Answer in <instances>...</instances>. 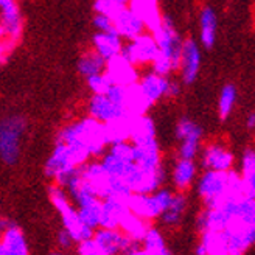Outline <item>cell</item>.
<instances>
[{
  "mask_svg": "<svg viewBox=\"0 0 255 255\" xmlns=\"http://www.w3.org/2000/svg\"><path fill=\"white\" fill-rule=\"evenodd\" d=\"M108 151L112 152L114 156L119 157L123 162H132L134 160V145L129 142V140H122V142H116L111 143L108 146Z\"/></svg>",
  "mask_w": 255,
  "mask_h": 255,
  "instance_id": "cell-35",
  "label": "cell"
},
{
  "mask_svg": "<svg viewBox=\"0 0 255 255\" xmlns=\"http://www.w3.org/2000/svg\"><path fill=\"white\" fill-rule=\"evenodd\" d=\"M125 8V6H120V5H116V3H112L111 0H95V3H94V9L95 12H100V14H106L108 17L114 19L117 16V12Z\"/></svg>",
  "mask_w": 255,
  "mask_h": 255,
  "instance_id": "cell-38",
  "label": "cell"
},
{
  "mask_svg": "<svg viewBox=\"0 0 255 255\" xmlns=\"http://www.w3.org/2000/svg\"><path fill=\"white\" fill-rule=\"evenodd\" d=\"M87 112H89V116L101 123H109V122H114L123 116H128L125 109L122 106H119L117 103H114L106 94L105 95L92 94L91 100H89Z\"/></svg>",
  "mask_w": 255,
  "mask_h": 255,
  "instance_id": "cell-13",
  "label": "cell"
},
{
  "mask_svg": "<svg viewBox=\"0 0 255 255\" xmlns=\"http://www.w3.org/2000/svg\"><path fill=\"white\" fill-rule=\"evenodd\" d=\"M198 195L207 209L216 207L229 199H238L245 195V184L240 173L206 170L198 181Z\"/></svg>",
  "mask_w": 255,
  "mask_h": 255,
  "instance_id": "cell-2",
  "label": "cell"
},
{
  "mask_svg": "<svg viewBox=\"0 0 255 255\" xmlns=\"http://www.w3.org/2000/svg\"><path fill=\"white\" fill-rule=\"evenodd\" d=\"M170 251L165 243L163 235L156 227H149L142 238V255H168Z\"/></svg>",
  "mask_w": 255,
  "mask_h": 255,
  "instance_id": "cell-30",
  "label": "cell"
},
{
  "mask_svg": "<svg viewBox=\"0 0 255 255\" xmlns=\"http://www.w3.org/2000/svg\"><path fill=\"white\" fill-rule=\"evenodd\" d=\"M173 195L174 191H171L170 188L160 187L151 191V193H131L126 202L129 212L151 223L152 220H157L160 213L168 207Z\"/></svg>",
  "mask_w": 255,
  "mask_h": 255,
  "instance_id": "cell-6",
  "label": "cell"
},
{
  "mask_svg": "<svg viewBox=\"0 0 255 255\" xmlns=\"http://www.w3.org/2000/svg\"><path fill=\"white\" fill-rule=\"evenodd\" d=\"M122 179L131 193H151V191L163 187L167 181V171H165L163 165H159L157 168H143L131 162L126 165Z\"/></svg>",
  "mask_w": 255,
  "mask_h": 255,
  "instance_id": "cell-7",
  "label": "cell"
},
{
  "mask_svg": "<svg viewBox=\"0 0 255 255\" xmlns=\"http://www.w3.org/2000/svg\"><path fill=\"white\" fill-rule=\"evenodd\" d=\"M92 45L95 52L103 59L108 61L114 56L120 55L122 47H123V39L116 30L97 31L92 37Z\"/></svg>",
  "mask_w": 255,
  "mask_h": 255,
  "instance_id": "cell-19",
  "label": "cell"
},
{
  "mask_svg": "<svg viewBox=\"0 0 255 255\" xmlns=\"http://www.w3.org/2000/svg\"><path fill=\"white\" fill-rule=\"evenodd\" d=\"M128 213H129V207H128L126 199H117V198L101 199L100 226L119 229L120 223L123 221V218Z\"/></svg>",
  "mask_w": 255,
  "mask_h": 255,
  "instance_id": "cell-17",
  "label": "cell"
},
{
  "mask_svg": "<svg viewBox=\"0 0 255 255\" xmlns=\"http://www.w3.org/2000/svg\"><path fill=\"white\" fill-rule=\"evenodd\" d=\"M255 173V149L245 151L243 157H241V176L246 177L249 174Z\"/></svg>",
  "mask_w": 255,
  "mask_h": 255,
  "instance_id": "cell-39",
  "label": "cell"
},
{
  "mask_svg": "<svg viewBox=\"0 0 255 255\" xmlns=\"http://www.w3.org/2000/svg\"><path fill=\"white\" fill-rule=\"evenodd\" d=\"M190 137H202V129L201 126H198L195 122H191L190 119H182L179 120L176 126V138L184 140V138H190Z\"/></svg>",
  "mask_w": 255,
  "mask_h": 255,
  "instance_id": "cell-34",
  "label": "cell"
},
{
  "mask_svg": "<svg viewBox=\"0 0 255 255\" xmlns=\"http://www.w3.org/2000/svg\"><path fill=\"white\" fill-rule=\"evenodd\" d=\"M128 6L142 19L146 31L151 33L152 30H156L160 25L162 14L159 11L157 0H129Z\"/></svg>",
  "mask_w": 255,
  "mask_h": 255,
  "instance_id": "cell-22",
  "label": "cell"
},
{
  "mask_svg": "<svg viewBox=\"0 0 255 255\" xmlns=\"http://www.w3.org/2000/svg\"><path fill=\"white\" fill-rule=\"evenodd\" d=\"M94 240L100 249L101 255H114L120 254L122 243L125 234L120 229H111V227H97L94 231Z\"/></svg>",
  "mask_w": 255,
  "mask_h": 255,
  "instance_id": "cell-20",
  "label": "cell"
},
{
  "mask_svg": "<svg viewBox=\"0 0 255 255\" xmlns=\"http://www.w3.org/2000/svg\"><path fill=\"white\" fill-rule=\"evenodd\" d=\"M25 131L27 120L22 116H8L0 120V160L8 167H14L19 162Z\"/></svg>",
  "mask_w": 255,
  "mask_h": 255,
  "instance_id": "cell-5",
  "label": "cell"
},
{
  "mask_svg": "<svg viewBox=\"0 0 255 255\" xmlns=\"http://www.w3.org/2000/svg\"><path fill=\"white\" fill-rule=\"evenodd\" d=\"M58 142H64V143L81 142L89 149L91 156L97 159L109 146L105 123L95 120L91 116L62 128L61 132L58 134Z\"/></svg>",
  "mask_w": 255,
  "mask_h": 255,
  "instance_id": "cell-3",
  "label": "cell"
},
{
  "mask_svg": "<svg viewBox=\"0 0 255 255\" xmlns=\"http://www.w3.org/2000/svg\"><path fill=\"white\" fill-rule=\"evenodd\" d=\"M196 163L193 159H181L174 163L171 179L177 191H185L191 184H193L196 177Z\"/></svg>",
  "mask_w": 255,
  "mask_h": 255,
  "instance_id": "cell-24",
  "label": "cell"
},
{
  "mask_svg": "<svg viewBox=\"0 0 255 255\" xmlns=\"http://www.w3.org/2000/svg\"><path fill=\"white\" fill-rule=\"evenodd\" d=\"M76 251H78V254H81V255H101L94 237L78 241V243H76Z\"/></svg>",
  "mask_w": 255,
  "mask_h": 255,
  "instance_id": "cell-40",
  "label": "cell"
},
{
  "mask_svg": "<svg viewBox=\"0 0 255 255\" xmlns=\"http://www.w3.org/2000/svg\"><path fill=\"white\" fill-rule=\"evenodd\" d=\"M204 170L229 171L234 167V154L221 145H209L202 152Z\"/></svg>",
  "mask_w": 255,
  "mask_h": 255,
  "instance_id": "cell-18",
  "label": "cell"
},
{
  "mask_svg": "<svg viewBox=\"0 0 255 255\" xmlns=\"http://www.w3.org/2000/svg\"><path fill=\"white\" fill-rule=\"evenodd\" d=\"M76 69H78L80 75H83L84 78L97 75V73H103L106 69V59L101 58L95 50H89L86 52L76 64Z\"/></svg>",
  "mask_w": 255,
  "mask_h": 255,
  "instance_id": "cell-29",
  "label": "cell"
},
{
  "mask_svg": "<svg viewBox=\"0 0 255 255\" xmlns=\"http://www.w3.org/2000/svg\"><path fill=\"white\" fill-rule=\"evenodd\" d=\"M112 22H114V30L120 34L122 39H126V41H131L140 33L146 31L142 19H140L129 6L122 8L117 12V16L112 19Z\"/></svg>",
  "mask_w": 255,
  "mask_h": 255,
  "instance_id": "cell-14",
  "label": "cell"
},
{
  "mask_svg": "<svg viewBox=\"0 0 255 255\" xmlns=\"http://www.w3.org/2000/svg\"><path fill=\"white\" fill-rule=\"evenodd\" d=\"M216 14L212 8H204L199 16V36L204 48H212L216 41Z\"/></svg>",
  "mask_w": 255,
  "mask_h": 255,
  "instance_id": "cell-26",
  "label": "cell"
},
{
  "mask_svg": "<svg viewBox=\"0 0 255 255\" xmlns=\"http://www.w3.org/2000/svg\"><path fill=\"white\" fill-rule=\"evenodd\" d=\"M181 94V86L177 81H168V89H167V97H177Z\"/></svg>",
  "mask_w": 255,
  "mask_h": 255,
  "instance_id": "cell-44",
  "label": "cell"
},
{
  "mask_svg": "<svg viewBox=\"0 0 255 255\" xmlns=\"http://www.w3.org/2000/svg\"><path fill=\"white\" fill-rule=\"evenodd\" d=\"M11 223L3 220V218H0V241H2V237H3V232H5V229L9 226Z\"/></svg>",
  "mask_w": 255,
  "mask_h": 255,
  "instance_id": "cell-46",
  "label": "cell"
},
{
  "mask_svg": "<svg viewBox=\"0 0 255 255\" xmlns=\"http://www.w3.org/2000/svg\"><path fill=\"white\" fill-rule=\"evenodd\" d=\"M76 209H78L80 218L86 226L94 229V231L97 227H100V216H101V199L100 198L89 201V202L83 204V206H78Z\"/></svg>",
  "mask_w": 255,
  "mask_h": 255,
  "instance_id": "cell-31",
  "label": "cell"
},
{
  "mask_svg": "<svg viewBox=\"0 0 255 255\" xmlns=\"http://www.w3.org/2000/svg\"><path fill=\"white\" fill-rule=\"evenodd\" d=\"M0 27L5 31L6 39L14 44L19 42L22 36V16L16 0L0 6Z\"/></svg>",
  "mask_w": 255,
  "mask_h": 255,
  "instance_id": "cell-16",
  "label": "cell"
},
{
  "mask_svg": "<svg viewBox=\"0 0 255 255\" xmlns=\"http://www.w3.org/2000/svg\"><path fill=\"white\" fill-rule=\"evenodd\" d=\"M187 209V198L182 191H177L173 195L171 202L168 204V207L160 213V221L165 226H177L181 223L184 212Z\"/></svg>",
  "mask_w": 255,
  "mask_h": 255,
  "instance_id": "cell-27",
  "label": "cell"
},
{
  "mask_svg": "<svg viewBox=\"0 0 255 255\" xmlns=\"http://www.w3.org/2000/svg\"><path fill=\"white\" fill-rule=\"evenodd\" d=\"M199 255H240L255 246V198L229 199L198 216Z\"/></svg>",
  "mask_w": 255,
  "mask_h": 255,
  "instance_id": "cell-1",
  "label": "cell"
},
{
  "mask_svg": "<svg viewBox=\"0 0 255 255\" xmlns=\"http://www.w3.org/2000/svg\"><path fill=\"white\" fill-rule=\"evenodd\" d=\"M199 145H201V137H190L181 140L179 146V157L181 159H193L198 156L199 152Z\"/></svg>",
  "mask_w": 255,
  "mask_h": 255,
  "instance_id": "cell-37",
  "label": "cell"
},
{
  "mask_svg": "<svg viewBox=\"0 0 255 255\" xmlns=\"http://www.w3.org/2000/svg\"><path fill=\"white\" fill-rule=\"evenodd\" d=\"M156 138V126L148 116H137L134 117L131 123V131H129V142L134 145L145 143L149 140Z\"/></svg>",
  "mask_w": 255,
  "mask_h": 255,
  "instance_id": "cell-25",
  "label": "cell"
},
{
  "mask_svg": "<svg viewBox=\"0 0 255 255\" xmlns=\"http://www.w3.org/2000/svg\"><path fill=\"white\" fill-rule=\"evenodd\" d=\"M73 238H72V235L66 231V229H62V231L58 234V245H59V248L61 249H70L72 246H73Z\"/></svg>",
  "mask_w": 255,
  "mask_h": 255,
  "instance_id": "cell-42",
  "label": "cell"
},
{
  "mask_svg": "<svg viewBox=\"0 0 255 255\" xmlns=\"http://www.w3.org/2000/svg\"><path fill=\"white\" fill-rule=\"evenodd\" d=\"M76 168L78 167L73 163L67 145L62 142H56L52 154H50L45 163V176L53 179L55 184L66 187Z\"/></svg>",
  "mask_w": 255,
  "mask_h": 255,
  "instance_id": "cell-10",
  "label": "cell"
},
{
  "mask_svg": "<svg viewBox=\"0 0 255 255\" xmlns=\"http://www.w3.org/2000/svg\"><path fill=\"white\" fill-rule=\"evenodd\" d=\"M246 126H248V129H255V112H251L248 116Z\"/></svg>",
  "mask_w": 255,
  "mask_h": 255,
  "instance_id": "cell-45",
  "label": "cell"
},
{
  "mask_svg": "<svg viewBox=\"0 0 255 255\" xmlns=\"http://www.w3.org/2000/svg\"><path fill=\"white\" fill-rule=\"evenodd\" d=\"M151 34L154 36V39L157 42L159 53L163 56H167L171 61L173 72L179 70V64H181V52H182V39L181 36L177 34L174 23L170 16H162L160 25L152 30Z\"/></svg>",
  "mask_w": 255,
  "mask_h": 255,
  "instance_id": "cell-8",
  "label": "cell"
},
{
  "mask_svg": "<svg viewBox=\"0 0 255 255\" xmlns=\"http://www.w3.org/2000/svg\"><path fill=\"white\" fill-rule=\"evenodd\" d=\"M149 227H151L149 221L140 218L138 215H135L132 212L128 213L123 218V221L120 223V226H119V229L126 237L138 240V241H142V238L145 237V234H146V231Z\"/></svg>",
  "mask_w": 255,
  "mask_h": 255,
  "instance_id": "cell-28",
  "label": "cell"
},
{
  "mask_svg": "<svg viewBox=\"0 0 255 255\" xmlns=\"http://www.w3.org/2000/svg\"><path fill=\"white\" fill-rule=\"evenodd\" d=\"M179 70L185 84H193L201 70V50L195 39L182 41Z\"/></svg>",
  "mask_w": 255,
  "mask_h": 255,
  "instance_id": "cell-11",
  "label": "cell"
},
{
  "mask_svg": "<svg viewBox=\"0 0 255 255\" xmlns=\"http://www.w3.org/2000/svg\"><path fill=\"white\" fill-rule=\"evenodd\" d=\"M48 195H50V201H52L53 207L58 210L61 216L64 229L72 235L75 243H78V241L86 240V238H91L94 235V229H91L81 221L78 209L75 207V204L69 198L66 188L58 184H53L48 190Z\"/></svg>",
  "mask_w": 255,
  "mask_h": 255,
  "instance_id": "cell-4",
  "label": "cell"
},
{
  "mask_svg": "<svg viewBox=\"0 0 255 255\" xmlns=\"http://www.w3.org/2000/svg\"><path fill=\"white\" fill-rule=\"evenodd\" d=\"M86 80H87L89 91H91L92 94H95V95H105L109 91V87L112 86L109 76L105 72L92 75V76H89V78H86Z\"/></svg>",
  "mask_w": 255,
  "mask_h": 255,
  "instance_id": "cell-36",
  "label": "cell"
},
{
  "mask_svg": "<svg viewBox=\"0 0 255 255\" xmlns=\"http://www.w3.org/2000/svg\"><path fill=\"white\" fill-rule=\"evenodd\" d=\"M112 3L116 5H120V6H128V3H129V0H111Z\"/></svg>",
  "mask_w": 255,
  "mask_h": 255,
  "instance_id": "cell-47",
  "label": "cell"
},
{
  "mask_svg": "<svg viewBox=\"0 0 255 255\" xmlns=\"http://www.w3.org/2000/svg\"><path fill=\"white\" fill-rule=\"evenodd\" d=\"M105 73L109 76L112 84L120 86H129L138 81V67L131 64L128 59H125L122 55H117L106 61Z\"/></svg>",
  "mask_w": 255,
  "mask_h": 255,
  "instance_id": "cell-12",
  "label": "cell"
},
{
  "mask_svg": "<svg viewBox=\"0 0 255 255\" xmlns=\"http://www.w3.org/2000/svg\"><path fill=\"white\" fill-rule=\"evenodd\" d=\"M157 52L159 48L154 36L149 31H143L138 36H135L134 39L126 41V44H123L122 47L120 55L131 64H134V66L140 67V66H149L152 59L156 58Z\"/></svg>",
  "mask_w": 255,
  "mask_h": 255,
  "instance_id": "cell-9",
  "label": "cell"
},
{
  "mask_svg": "<svg viewBox=\"0 0 255 255\" xmlns=\"http://www.w3.org/2000/svg\"><path fill=\"white\" fill-rule=\"evenodd\" d=\"M168 81H170L168 76L159 75L151 70L149 73L143 75L142 78H138L137 84H138L140 92L143 94L146 101L152 106L154 103H157L162 97H167Z\"/></svg>",
  "mask_w": 255,
  "mask_h": 255,
  "instance_id": "cell-15",
  "label": "cell"
},
{
  "mask_svg": "<svg viewBox=\"0 0 255 255\" xmlns=\"http://www.w3.org/2000/svg\"><path fill=\"white\" fill-rule=\"evenodd\" d=\"M28 251V243L25 238L23 232L16 226L9 224L0 241V255H27Z\"/></svg>",
  "mask_w": 255,
  "mask_h": 255,
  "instance_id": "cell-21",
  "label": "cell"
},
{
  "mask_svg": "<svg viewBox=\"0 0 255 255\" xmlns=\"http://www.w3.org/2000/svg\"><path fill=\"white\" fill-rule=\"evenodd\" d=\"M237 101V89L234 84H226L221 89L220 100H218V112H220V119L226 120L235 106Z\"/></svg>",
  "mask_w": 255,
  "mask_h": 255,
  "instance_id": "cell-32",
  "label": "cell"
},
{
  "mask_svg": "<svg viewBox=\"0 0 255 255\" xmlns=\"http://www.w3.org/2000/svg\"><path fill=\"white\" fill-rule=\"evenodd\" d=\"M243 184H245V195L249 198H255V173L243 177Z\"/></svg>",
  "mask_w": 255,
  "mask_h": 255,
  "instance_id": "cell-43",
  "label": "cell"
},
{
  "mask_svg": "<svg viewBox=\"0 0 255 255\" xmlns=\"http://www.w3.org/2000/svg\"><path fill=\"white\" fill-rule=\"evenodd\" d=\"M92 23H94V28L97 31H112L114 30L112 19L108 17L106 14H100V12H95Z\"/></svg>",
  "mask_w": 255,
  "mask_h": 255,
  "instance_id": "cell-41",
  "label": "cell"
},
{
  "mask_svg": "<svg viewBox=\"0 0 255 255\" xmlns=\"http://www.w3.org/2000/svg\"><path fill=\"white\" fill-rule=\"evenodd\" d=\"M132 162L143 168H157L159 165H162L160 148H159L157 140L152 138L149 142L134 145V160Z\"/></svg>",
  "mask_w": 255,
  "mask_h": 255,
  "instance_id": "cell-23",
  "label": "cell"
},
{
  "mask_svg": "<svg viewBox=\"0 0 255 255\" xmlns=\"http://www.w3.org/2000/svg\"><path fill=\"white\" fill-rule=\"evenodd\" d=\"M101 167H103V170L109 174V176H114V177H122L123 173H125V168L128 162H123L120 160L119 157H116L112 154V152H109L108 149L98 157ZM131 163V162H129Z\"/></svg>",
  "mask_w": 255,
  "mask_h": 255,
  "instance_id": "cell-33",
  "label": "cell"
}]
</instances>
